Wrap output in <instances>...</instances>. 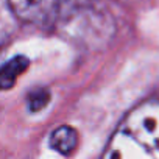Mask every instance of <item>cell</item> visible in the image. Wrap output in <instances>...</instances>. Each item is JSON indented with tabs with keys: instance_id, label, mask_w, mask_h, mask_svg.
<instances>
[{
	"instance_id": "cell-1",
	"label": "cell",
	"mask_w": 159,
	"mask_h": 159,
	"mask_svg": "<svg viewBox=\"0 0 159 159\" xmlns=\"http://www.w3.org/2000/svg\"><path fill=\"white\" fill-rule=\"evenodd\" d=\"M105 156L159 159V102L133 109L114 133Z\"/></svg>"
},
{
	"instance_id": "cell-4",
	"label": "cell",
	"mask_w": 159,
	"mask_h": 159,
	"mask_svg": "<svg viewBox=\"0 0 159 159\" xmlns=\"http://www.w3.org/2000/svg\"><path fill=\"white\" fill-rule=\"evenodd\" d=\"M76 143H78V134L72 126L67 125L58 126L50 134V147L64 156L70 154L76 148Z\"/></svg>"
},
{
	"instance_id": "cell-5",
	"label": "cell",
	"mask_w": 159,
	"mask_h": 159,
	"mask_svg": "<svg viewBox=\"0 0 159 159\" xmlns=\"http://www.w3.org/2000/svg\"><path fill=\"white\" fill-rule=\"evenodd\" d=\"M48 102H50L48 91L39 89V91H34V92L30 94V97H28V108H30L31 112H36V111H41L42 108H45Z\"/></svg>"
},
{
	"instance_id": "cell-3",
	"label": "cell",
	"mask_w": 159,
	"mask_h": 159,
	"mask_svg": "<svg viewBox=\"0 0 159 159\" xmlns=\"http://www.w3.org/2000/svg\"><path fill=\"white\" fill-rule=\"evenodd\" d=\"M28 66L30 61L25 56H16L8 62H5L0 67V91L11 89L16 84L17 78L28 69Z\"/></svg>"
},
{
	"instance_id": "cell-2",
	"label": "cell",
	"mask_w": 159,
	"mask_h": 159,
	"mask_svg": "<svg viewBox=\"0 0 159 159\" xmlns=\"http://www.w3.org/2000/svg\"><path fill=\"white\" fill-rule=\"evenodd\" d=\"M8 3L20 20L50 27L72 17L88 0H8Z\"/></svg>"
}]
</instances>
